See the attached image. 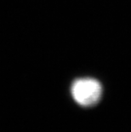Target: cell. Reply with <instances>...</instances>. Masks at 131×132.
I'll return each instance as SVG.
<instances>
[{
    "mask_svg": "<svg viewBox=\"0 0 131 132\" xmlns=\"http://www.w3.org/2000/svg\"><path fill=\"white\" fill-rule=\"evenodd\" d=\"M73 100L82 106H93L100 102L102 95V85L93 78H80L74 80L71 86Z\"/></svg>",
    "mask_w": 131,
    "mask_h": 132,
    "instance_id": "cell-1",
    "label": "cell"
}]
</instances>
